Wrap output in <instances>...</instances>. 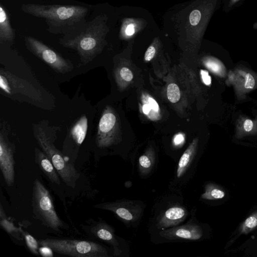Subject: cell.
I'll return each mask as SVG.
<instances>
[{
	"label": "cell",
	"instance_id": "1f68e13d",
	"mask_svg": "<svg viewBox=\"0 0 257 257\" xmlns=\"http://www.w3.org/2000/svg\"><path fill=\"white\" fill-rule=\"evenodd\" d=\"M151 109V108L149 104H145L143 106V111L146 114L149 113Z\"/></svg>",
	"mask_w": 257,
	"mask_h": 257
},
{
	"label": "cell",
	"instance_id": "44dd1931",
	"mask_svg": "<svg viewBox=\"0 0 257 257\" xmlns=\"http://www.w3.org/2000/svg\"><path fill=\"white\" fill-rule=\"evenodd\" d=\"M21 232L24 235L27 247L33 254H39V244L36 239L29 233L26 232L21 229Z\"/></svg>",
	"mask_w": 257,
	"mask_h": 257
},
{
	"label": "cell",
	"instance_id": "5b68a950",
	"mask_svg": "<svg viewBox=\"0 0 257 257\" xmlns=\"http://www.w3.org/2000/svg\"><path fill=\"white\" fill-rule=\"evenodd\" d=\"M33 200L37 215L45 225L55 230L62 226L63 222L55 210L49 192L37 179L34 182Z\"/></svg>",
	"mask_w": 257,
	"mask_h": 257
},
{
	"label": "cell",
	"instance_id": "7c38bea8",
	"mask_svg": "<svg viewBox=\"0 0 257 257\" xmlns=\"http://www.w3.org/2000/svg\"><path fill=\"white\" fill-rule=\"evenodd\" d=\"M90 231L97 238L112 247L114 256H120L122 254V244L118 240L114 230L111 226L103 221H99L91 228Z\"/></svg>",
	"mask_w": 257,
	"mask_h": 257
},
{
	"label": "cell",
	"instance_id": "603a6c76",
	"mask_svg": "<svg viewBox=\"0 0 257 257\" xmlns=\"http://www.w3.org/2000/svg\"><path fill=\"white\" fill-rule=\"evenodd\" d=\"M211 14H209L202 18V14L200 11L196 9L193 10L189 16V22L193 26H196L199 24L201 20L206 17H209Z\"/></svg>",
	"mask_w": 257,
	"mask_h": 257
},
{
	"label": "cell",
	"instance_id": "f1b7e54d",
	"mask_svg": "<svg viewBox=\"0 0 257 257\" xmlns=\"http://www.w3.org/2000/svg\"><path fill=\"white\" fill-rule=\"evenodd\" d=\"M149 104L150 106L151 109L155 111L159 110V105L157 102L152 98H149L148 99Z\"/></svg>",
	"mask_w": 257,
	"mask_h": 257
},
{
	"label": "cell",
	"instance_id": "6da1fadb",
	"mask_svg": "<svg viewBox=\"0 0 257 257\" xmlns=\"http://www.w3.org/2000/svg\"><path fill=\"white\" fill-rule=\"evenodd\" d=\"M25 13L45 20L48 31L55 34L70 33L85 23L88 8L75 5L23 4Z\"/></svg>",
	"mask_w": 257,
	"mask_h": 257
},
{
	"label": "cell",
	"instance_id": "ba28073f",
	"mask_svg": "<svg viewBox=\"0 0 257 257\" xmlns=\"http://www.w3.org/2000/svg\"><path fill=\"white\" fill-rule=\"evenodd\" d=\"M27 49L47 63L54 71L61 73L71 71L73 68L70 61L41 41L28 36L24 38Z\"/></svg>",
	"mask_w": 257,
	"mask_h": 257
},
{
	"label": "cell",
	"instance_id": "4316f807",
	"mask_svg": "<svg viewBox=\"0 0 257 257\" xmlns=\"http://www.w3.org/2000/svg\"><path fill=\"white\" fill-rule=\"evenodd\" d=\"M155 53H156L155 48L153 46H150L148 48V49L147 50V51L145 53V59L147 61H149L151 60L154 57Z\"/></svg>",
	"mask_w": 257,
	"mask_h": 257
},
{
	"label": "cell",
	"instance_id": "4fadbf2b",
	"mask_svg": "<svg viewBox=\"0 0 257 257\" xmlns=\"http://www.w3.org/2000/svg\"><path fill=\"white\" fill-rule=\"evenodd\" d=\"M116 118L108 109H105L98 123L96 142L99 147H105L111 143V134L114 129Z\"/></svg>",
	"mask_w": 257,
	"mask_h": 257
},
{
	"label": "cell",
	"instance_id": "d6a6232c",
	"mask_svg": "<svg viewBox=\"0 0 257 257\" xmlns=\"http://www.w3.org/2000/svg\"><path fill=\"white\" fill-rule=\"evenodd\" d=\"M239 0H230L229 3V7H231L233 6L235 3L238 2Z\"/></svg>",
	"mask_w": 257,
	"mask_h": 257
},
{
	"label": "cell",
	"instance_id": "d6986e66",
	"mask_svg": "<svg viewBox=\"0 0 257 257\" xmlns=\"http://www.w3.org/2000/svg\"><path fill=\"white\" fill-rule=\"evenodd\" d=\"M0 224L1 226L6 230L8 233L13 235L15 237H19V232L21 231V228H18L16 227L12 222L7 218L1 204L0 209Z\"/></svg>",
	"mask_w": 257,
	"mask_h": 257
},
{
	"label": "cell",
	"instance_id": "7a4b0ae2",
	"mask_svg": "<svg viewBox=\"0 0 257 257\" xmlns=\"http://www.w3.org/2000/svg\"><path fill=\"white\" fill-rule=\"evenodd\" d=\"M107 30L105 17L99 15L71 32L63 35L60 43L66 48L76 50L82 63L86 64L101 51Z\"/></svg>",
	"mask_w": 257,
	"mask_h": 257
},
{
	"label": "cell",
	"instance_id": "83f0119b",
	"mask_svg": "<svg viewBox=\"0 0 257 257\" xmlns=\"http://www.w3.org/2000/svg\"><path fill=\"white\" fill-rule=\"evenodd\" d=\"M253 126V123L252 120L249 119H246L243 123V128L246 132L250 131Z\"/></svg>",
	"mask_w": 257,
	"mask_h": 257
},
{
	"label": "cell",
	"instance_id": "9a60e30c",
	"mask_svg": "<svg viewBox=\"0 0 257 257\" xmlns=\"http://www.w3.org/2000/svg\"><path fill=\"white\" fill-rule=\"evenodd\" d=\"M15 33L11 26L9 17L4 7L0 6V42H13Z\"/></svg>",
	"mask_w": 257,
	"mask_h": 257
},
{
	"label": "cell",
	"instance_id": "f546056e",
	"mask_svg": "<svg viewBox=\"0 0 257 257\" xmlns=\"http://www.w3.org/2000/svg\"><path fill=\"white\" fill-rule=\"evenodd\" d=\"M184 141V138L183 135L178 134L177 135L174 139V144L176 146L179 145L183 143Z\"/></svg>",
	"mask_w": 257,
	"mask_h": 257
},
{
	"label": "cell",
	"instance_id": "5bb4252c",
	"mask_svg": "<svg viewBox=\"0 0 257 257\" xmlns=\"http://www.w3.org/2000/svg\"><path fill=\"white\" fill-rule=\"evenodd\" d=\"M35 160L40 169L53 183L61 184L58 173L52 161L44 152L38 148L35 150Z\"/></svg>",
	"mask_w": 257,
	"mask_h": 257
},
{
	"label": "cell",
	"instance_id": "484cf974",
	"mask_svg": "<svg viewBox=\"0 0 257 257\" xmlns=\"http://www.w3.org/2000/svg\"><path fill=\"white\" fill-rule=\"evenodd\" d=\"M201 76L203 82L206 85H210L211 83V78L206 70H201Z\"/></svg>",
	"mask_w": 257,
	"mask_h": 257
},
{
	"label": "cell",
	"instance_id": "52a82bcc",
	"mask_svg": "<svg viewBox=\"0 0 257 257\" xmlns=\"http://www.w3.org/2000/svg\"><path fill=\"white\" fill-rule=\"evenodd\" d=\"M159 208L151 220V225L158 232L181 224L189 215L187 207L178 201L169 200Z\"/></svg>",
	"mask_w": 257,
	"mask_h": 257
},
{
	"label": "cell",
	"instance_id": "d4e9b609",
	"mask_svg": "<svg viewBox=\"0 0 257 257\" xmlns=\"http://www.w3.org/2000/svg\"><path fill=\"white\" fill-rule=\"evenodd\" d=\"M254 84L255 81L253 77L250 73H247L245 75L244 87L247 89H252Z\"/></svg>",
	"mask_w": 257,
	"mask_h": 257
},
{
	"label": "cell",
	"instance_id": "30bf717a",
	"mask_svg": "<svg viewBox=\"0 0 257 257\" xmlns=\"http://www.w3.org/2000/svg\"><path fill=\"white\" fill-rule=\"evenodd\" d=\"M193 209L191 218L184 224L162 230L158 232L159 236L163 240L197 241L203 236L202 226L196 223L193 218Z\"/></svg>",
	"mask_w": 257,
	"mask_h": 257
},
{
	"label": "cell",
	"instance_id": "7402d4cb",
	"mask_svg": "<svg viewBox=\"0 0 257 257\" xmlns=\"http://www.w3.org/2000/svg\"><path fill=\"white\" fill-rule=\"evenodd\" d=\"M167 97L169 101L175 103L179 101L180 98V91L178 86L175 83H170L167 89Z\"/></svg>",
	"mask_w": 257,
	"mask_h": 257
},
{
	"label": "cell",
	"instance_id": "9c48e42d",
	"mask_svg": "<svg viewBox=\"0 0 257 257\" xmlns=\"http://www.w3.org/2000/svg\"><path fill=\"white\" fill-rule=\"evenodd\" d=\"M0 87L9 95L21 94L39 103L43 100L41 91L31 83L2 68L0 70Z\"/></svg>",
	"mask_w": 257,
	"mask_h": 257
},
{
	"label": "cell",
	"instance_id": "277c9868",
	"mask_svg": "<svg viewBox=\"0 0 257 257\" xmlns=\"http://www.w3.org/2000/svg\"><path fill=\"white\" fill-rule=\"evenodd\" d=\"M34 136L43 152L52 161L58 174L66 185L74 187L80 174L74 165L67 161L64 156L54 145L40 126H35Z\"/></svg>",
	"mask_w": 257,
	"mask_h": 257
},
{
	"label": "cell",
	"instance_id": "3957f363",
	"mask_svg": "<svg viewBox=\"0 0 257 257\" xmlns=\"http://www.w3.org/2000/svg\"><path fill=\"white\" fill-rule=\"evenodd\" d=\"M39 243L58 253L77 257H108L105 247L96 242L69 239H41Z\"/></svg>",
	"mask_w": 257,
	"mask_h": 257
},
{
	"label": "cell",
	"instance_id": "ffe728a7",
	"mask_svg": "<svg viewBox=\"0 0 257 257\" xmlns=\"http://www.w3.org/2000/svg\"><path fill=\"white\" fill-rule=\"evenodd\" d=\"M257 227V210L249 216L241 224L239 232L247 234Z\"/></svg>",
	"mask_w": 257,
	"mask_h": 257
},
{
	"label": "cell",
	"instance_id": "2e32d148",
	"mask_svg": "<svg viewBox=\"0 0 257 257\" xmlns=\"http://www.w3.org/2000/svg\"><path fill=\"white\" fill-rule=\"evenodd\" d=\"M156 165L155 156L151 153L142 155L138 159V172L143 178L149 176Z\"/></svg>",
	"mask_w": 257,
	"mask_h": 257
},
{
	"label": "cell",
	"instance_id": "cb8c5ba5",
	"mask_svg": "<svg viewBox=\"0 0 257 257\" xmlns=\"http://www.w3.org/2000/svg\"><path fill=\"white\" fill-rule=\"evenodd\" d=\"M119 74L121 77L126 81H130L133 78L132 72L127 67H122L119 71Z\"/></svg>",
	"mask_w": 257,
	"mask_h": 257
},
{
	"label": "cell",
	"instance_id": "8fae6325",
	"mask_svg": "<svg viewBox=\"0 0 257 257\" xmlns=\"http://www.w3.org/2000/svg\"><path fill=\"white\" fill-rule=\"evenodd\" d=\"M14 153L12 148L9 146L1 133L0 135V168L6 183L12 186L14 182Z\"/></svg>",
	"mask_w": 257,
	"mask_h": 257
},
{
	"label": "cell",
	"instance_id": "e0dca14e",
	"mask_svg": "<svg viewBox=\"0 0 257 257\" xmlns=\"http://www.w3.org/2000/svg\"><path fill=\"white\" fill-rule=\"evenodd\" d=\"M225 193L217 185L209 183L205 185L204 192L201 195V198L206 200H215L224 198Z\"/></svg>",
	"mask_w": 257,
	"mask_h": 257
},
{
	"label": "cell",
	"instance_id": "ac0fdd59",
	"mask_svg": "<svg viewBox=\"0 0 257 257\" xmlns=\"http://www.w3.org/2000/svg\"><path fill=\"white\" fill-rule=\"evenodd\" d=\"M205 66L212 72L220 77H223L226 69L223 64L218 59L213 57H208L204 60Z\"/></svg>",
	"mask_w": 257,
	"mask_h": 257
},
{
	"label": "cell",
	"instance_id": "4dcf8cb0",
	"mask_svg": "<svg viewBox=\"0 0 257 257\" xmlns=\"http://www.w3.org/2000/svg\"><path fill=\"white\" fill-rule=\"evenodd\" d=\"M135 26L133 24H130L126 27L125 33L128 36L133 35L135 32Z\"/></svg>",
	"mask_w": 257,
	"mask_h": 257
},
{
	"label": "cell",
	"instance_id": "8992f818",
	"mask_svg": "<svg viewBox=\"0 0 257 257\" xmlns=\"http://www.w3.org/2000/svg\"><path fill=\"white\" fill-rule=\"evenodd\" d=\"M146 204L143 201L119 200L94 205V207L110 211L125 225L136 227L144 214Z\"/></svg>",
	"mask_w": 257,
	"mask_h": 257
}]
</instances>
